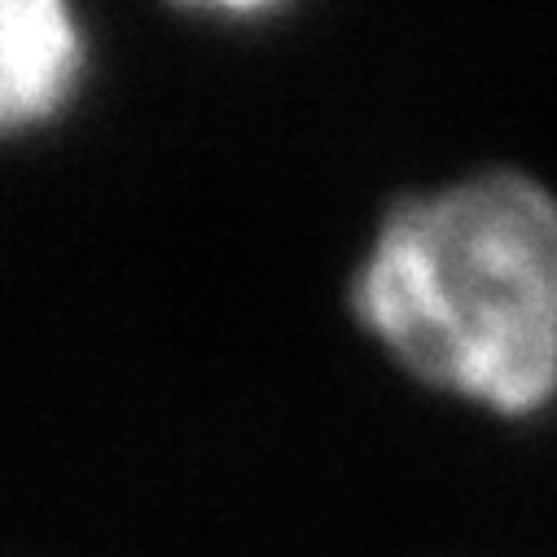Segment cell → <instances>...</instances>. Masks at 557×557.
I'll return each instance as SVG.
<instances>
[{"label": "cell", "mask_w": 557, "mask_h": 557, "mask_svg": "<svg viewBox=\"0 0 557 557\" xmlns=\"http://www.w3.org/2000/svg\"><path fill=\"white\" fill-rule=\"evenodd\" d=\"M84 71V32L58 0H0V132L62 110Z\"/></svg>", "instance_id": "2"}, {"label": "cell", "mask_w": 557, "mask_h": 557, "mask_svg": "<svg viewBox=\"0 0 557 557\" xmlns=\"http://www.w3.org/2000/svg\"><path fill=\"white\" fill-rule=\"evenodd\" d=\"M356 312L422 382L496 412L540 408L557 391V202L492 172L395 207Z\"/></svg>", "instance_id": "1"}]
</instances>
